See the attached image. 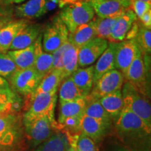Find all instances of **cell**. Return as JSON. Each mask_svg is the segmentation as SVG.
<instances>
[{"mask_svg": "<svg viewBox=\"0 0 151 151\" xmlns=\"http://www.w3.org/2000/svg\"><path fill=\"white\" fill-rule=\"evenodd\" d=\"M115 122L117 137L129 151H150L151 128L137 115L123 109Z\"/></svg>", "mask_w": 151, "mask_h": 151, "instance_id": "6da1fadb", "label": "cell"}, {"mask_svg": "<svg viewBox=\"0 0 151 151\" xmlns=\"http://www.w3.org/2000/svg\"><path fill=\"white\" fill-rule=\"evenodd\" d=\"M22 118L16 113L0 114V151H18L23 142Z\"/></svg>", "mask_w": 151, "mask_h": 151, "instance_id": "7a4b0ae2", "label": "cell"}, {"mask_svg": "<svg viewBox=\"0 0 151 151\" xmlns=\"http://www.w3.org/2000/svg\"><path fill=\"white\" fill-rule=\"evenodd\" d=\"M87 104L86 97L73 101L60 104V115L58 126L69 134H80V122Z\"/></svg>", "mask_w": 151, "mask_h": 151, "instance_id": "3957f363", "label": "cell"}, {"mask_svg": "<svg viewBox=\"0 0 151 151\" xmlns=\"http://www.w3.org/2000/svg\"><path fill=\"white\" fill-rule=\"evenodd\" d=\"M121 92L123 109L134 113L151 128V106L149 97L128 81L123 84Z\"/></svg>", "mask_w": 151, "mask_h": 151, "instance_id": "277c9868", "label": "cell"}, {"mask_svg": "<svg viewBox=\"0 0 151 151\" xmlns=\"http://www.w3.org/2000/svg\"><path fill=\"white\" fill-rule=\"evenodd\" d=\"M29 106L24 113L22 118V123L43 117L55 119L54 113L58 99V91L51 92L35 91L29 96Z\"/></svg>", "mask_w": 151, "mask_h": 151, "instance_id": "5b68a950", "label": "cell"}, {"mask_svg": "<svg viewBox=\"0 0 151 151\" xmlns=\"http://www.w3.org/2000/svg\"><path fill=\"white\" fill-rule=\"evenodd\" d=\"M59 14L69 33L73 32L82 24L91 21L95 15L89 0H79L66 6Z\"/></svg>", "mask_w": 151, "mask_h": 151, "instance_id": "8992f818", "label": "cell"}, {"mask_svg": "<svg viewBox=\"0 0 151 151\" xmlns=\"http://www.w3.org/2000/svg\"><path fill=\"white\" fill-rule=\"evenodd\" d=\"M22 124L24 136L34 148L48 140L58 128L55 120L48 117L37 118Z\"/></svg>", "mask_w": 151, "mask_h": 151, "instance_id": "52a82bcc", "label": "cell"}, {"mask_svg": "<svg viewBox=\"0 0 151 151\" xmlns=\"http://www.w3.org/2000/svg\"><path fill=\"white\" fill-rule=\"evenodd\" d=\"M68 36L69 31L60 18V14L55 15L43 30L42 34L43 50L52 54L68 41Z\"/></svg>", "mask_w": 151, "mask_h": 151, "instance_id": "ba28073f", "label": "cell"}, {"mask_svg": "<svg viewBox=\"0 0 151 151\" xmlns=\"http://www.w3.org/2000/svg\"><path fill=\"white\" fill-rule=\"evenodd\" d=\"M43 77L33 67L17 69L9 79L11 89L18 94L29 97L39 86Z\"/></svg>", "mask_w": 151, "mask_h": 151, "instance_id": "9c48e42d", "label": "cell"}, {"mask_svg": "<svg viewBox=\"0 0 151 151\" xmlns=\"http://www.w3.org/2000/svg\"><path fill=\"white\" fill-rule=\"evenodd\" d=\"M124 78L137 88L141 93L150 97L148 69L146 60L140 49L138 50L137 55L128 68Z\"/></svg>", "mask_w": 151, "mask_h": 151, "instance_id": "30bf717a", "label": "cell"}, {"mask_svg": "<svg viewBox=\"0 0 151 151\" xmlns=\"http://www.w3.org/2000/svg\"><path fill=\"white\" fill-rule=\"evenodd\" d=\"M124 81L122 73L118 69H113L104 73L94 83L88 96L92 99H99L106 94L121 90Z\"/></svg>", "mask_w": 151, "mask_h": 151, "instance_id": "8fae6325", "label": "cell"}, {"mask_svg": "<svg viewBox=\"0 0 151 151\" xmlns=\"http://www.w3.org/2000/svg\"><path fill=\"white\" fill-rule=\"evenodd\" d=\"M94 14L101 18L120 16L131 9V0H89Z\"/></svg>", "mask_w": 151, "mask_h": 151, "instance_id": "7c38bea8", "label": "cell"}, {"mask_svg": "<svg viewBox=\"0 0 151 151\" xmlns=\"http://www.w3.org/2000/svg\"><path fill=\"white\" fill-rule=\"evenodd\" d=\"M108 45V40L95 37L81 46L78 52V67H86L94 63Z\"/></svg>", "mask_w": 151, "mask_h": 151, "instance_id": "4fadbf2b", "label": "cell"}, {"mask_svg": "<svg viewBox=\"0 0 151 151\" xmlns=\"http://www.w3.org/2000/svg\"><path fill=\"white\" fill-rule=\"evenodd\" d=\"M139 49L135 39L118 43L115 55V67L122 73L123 76L135 58Z\"/></svg>", "mask_w": 151, "mask_h": 151, "instance_id": "5bb4252c", "label": "cell"}, {"mask_svg": "<svg viewBox=\"0 0 151 151\" xmlns=\"http://www.w3.org/2000/svg\"><path fill=\"white\" fill-rule=\"evenodd\" d=\"M42 32L43 27L41 24L29 22L18 33L11 43L9 50H20L31 46Z\"/></svg>", "mask_w": 151, "mask_h": 151, "instance_id": "9a60e30c", "label": "cell"}, {"mask_svg": "<svg viewBox=\"0 0 151 151\" xmlns=\"http://www.w3.org/2000/svg\"><path fill=\"white\" fill-rule=\"evenodd\" d=\"M137 20V17L132 9L126 10L123 14L117 19L108 41L120 43L125 40L127 33L132 27L133 22Z\"/></svg>", "mask_w": 151, "mask_h": 151, "instance_id": "2e32d148", "label": "cell"}, {"mask_svg": "<svg viewBox=\"0 0 151 151\" xmlns=\"http://www.w3.org/2000/svg\"><path fill=\"white\" fill-rule=\"evenodd\" d=\"M46 2V0H28L15 7V16L18 19L27 20L40 18L47 12Z\"/></svg>", "mask_w": 151, "mask_h": 151, "instance_id": "e0dca14e", "label": "cell"}, {"mask_svg": "<svg viewBox=\"0 0 151 151\" xmlns=\"http://www.w3.org/2000/svg\"><path fill=\"white\" fill-rule=\"evenodd\" d=\"M109 129L95 119L83 114L80 122V133L90 138L98 145L108 134Z\"/></svg>", "mask_w": 151, "mask_h": 151, "instance_id": "ac0fdd59", "label": "cell"}, {"mask_svg": "<svg viewBox=\"0 0 151 151\" xmlns=\"http://www.w3.org/2000/svg\"><path fill=\"white\" fill-rule=\"evenodd\" d=\"M29 22V20L24 19L12 20L0 29V52H6L9 50L18 33Z\"/></svg>", "mask_w": 151, "mask_h": 151, "instance_id": "d6986e66", "label": "cell"}, {"mask_svg": "<svg viewBox=\"0 0 151 151\" xmlns=\"http://www.w3.org/2000/svg\"><path fill=\"white\" fill-rule=\"evenodd\" d=\"M118 43L109 42L104 52L98 58L94 66V83L108 71L116 69L115 55Z\"/></svg>", "mask_w": 151, "mask_h": 151, "instance_id": "ffe728a7", "label": "cell"}, {"mask_svg": "<svg viewBox=\"0 0 151 151\" xmlns=\"http://www.w3.org/2000/svg\"><path fill=\"white\" fill-rule=\"evenodd\" d=\"M35 62L33 68L43 77L52 69V56L43 50L42 47V33L35 41Z\"/></svg>", "mask_w": 151, "mask_h": 151, "instance_id": "44dd1931", "label": "cell"}, {"mask_svg": "<svg viewBox=\"0 0 151 151\" xmlns=\"http://www.w3.org/2000/svg\"><path fill=\"white\" fill-rule=\"evenodd\" d=\"M76 86L84 96L88 95L94 84V66L78 69L70 76Z\"/></svg>", "mask_w": 151, "mask_h": 151, "instance_id": "7402d4cb", "label": "cell"}, {"mask_svg": "<svg viewBox=\"0 0 151 151\" xmlns=\"http://www.w3.org/2000/svg\"><path fill=\"white\" fill-rule=\"evenodd\" d=\"M20 97L10 86L0 88V114L16 113L21 107Z\"/></svg>", "mask_w": 151, "mask_h": 151, "instance_id": "603a6c76", "label": "cell"}, {"mask_svg": "<svg viewBox=\"0 0 151 151\" xmlns=\"http://www.w3.org/2000/svg\"><path fill=\"white\" fill-rule=\"evenodd\" d=\"M96 37L95 24L94 20L80 26L73 32L69 33L68 41L73 46L80 48Z\"/></svg>", "mask_w": 151, "mask_h": 151, "instance_id": "cb8c5ba5", "label": "cell"}, {"mask_svg": "<svg viewBox=\"0 0 151 151\" xmlns=\"http://www.w3.org/2000/svg\"><path fill=\"white\" fill-rule=\"evenodd\" d=\"M98 101L111 117L113 122L116 121L124 107L121 90H117L112 93L106 94L99 98Z\"/></svg>", "mask_w": 151, "mask_h": 151, "instance_id": "d4e9b609", "label": "cell"}, {"mask_svg": "<svg viewBox=\"0 0 151 151\" xmlns=\"http://www.w3.org/2000/svg\"><path fill=\"white\" fill-rule=\"evenodd\" d=\"M86 100L87 104L84 111V115L95 119L110 129L113 122V119L101 106L98 99H92L87 95Z\"/></svg>", "mask_w": 151, "mask_h": 151, "instance_id": "484cf974", "label": "cell"}, {"mask_svg": "<svg viewBox=\"0 0 151 151\" xmlns=\"http://www.w3.org/2000/svg\"><path fill=\"white\" fill-rule=\"evenodd\" d=\"M69 141L67 134L57 130L48 140L36 147L35 151H68Z\"/></svg>", "mask_w": 151, "mask_h": 151, "instance_id": "4316f807", "label": "cell"}, {"mask_svg": "<svg viewBox=\"0 0 151 151\" xmlns=\"http://www.w3.org/2000/svg\"><path fill=\"white\" fill-rule=\"evenodd\" d=\"M7 53L14 62L18 69H26L33 67L35 62L34 44L20 50H8Z\"/></svg>", "mask_w": 151, "mask_h": 151, "instance_id": "83f0119b", "label": "cell"}, {"mask_svg": "<svg viewBox=\"0 0 151 151\" xmlns=\"http://www.w3.org/2000/svg\"><path fill=\"white\" fill-rule=\"evenodd\" d=\"M79 48L71 44L62 57V75L64 79L69 77L78 68Z\"/></svg>", "mask_w": 151, "mask_h": 151, "instance_id": "f1b7e54d", "label": "cell"}, {"mask_svg": "<svg viewBox=\"0 0 151 151\" xmlns=\"http://www.w3.org/2000/svg\"><path fill=\"white\" fill-rule=\"evenodd\" d=\"M83 97L86 96L76 86L70 76L62 81L59 89L60 104L69 102Z\"/></svg>", "mask_w": 151, "mask_h": 151, "instance_id": "f546056e", "label": "cell"}, {"mask_svg": "<svg viewBox=\"0 0 151 151\" xmlns=\"http://www.w3.org/2000/svg\"><path fill=\"white\" fill-rule=\"evenodd\" d=\"M64 80L62 71L51 69L43 77L35 91L40 92H51L58 91L62 81Z\"/></svg>", "mask_w": 151, "mask_h": 151, "instance_id": "4dcf8cb0", "label": "cell"}, {"mask_svg": "<svg viewBox=\"0 0 151 151\" xmlns=\"http://www.w3.org/2000/svg\"><path fill=\"white\" fill-rule=\"evenodd\" d=\"M119 17L120 16L101 18L97 16H94L93 20L95 24L96 37L108 40L113 30V26Z\"/></svg>", "mask_w": 151, "mask_h": 151, "instance_id": "1f68e13d", "label": "cell"}, {"mask_svg": "<svg viewBox=\"0 0 151 151\" xmlns=\"http://www.w3.org/2000/svg\"><path fill=\"white\" fill-rule=\"evenodd\" d=\"M135 39L142 54L146 55H150L151 52L150 28H148L140 24L139 32Z\"/></svg>", "mask_w": 151, "mask_h": 151, "instance_id": "d6a6232c", "label": "cell"}, {"mask_svg": "<svg viewBox=\"0 0 151 151\" xmlns=\"http://www.w3.org/2000/svg\"><path fill=\"white\" fill-rule=\"evenodd\" d=\"M14 62L6 52H0V76L9 78L17 70Z\"/></svg>", "mask_w": 151, "mask_h": 151, "instance_id": "836d02e7", "label": "cell"}, {"mask_svg": "<svg viewBox=\"0 0 151 151\" xmlns=\"http://www.w3.org/2000/svg\"><path fill=\"white\" fill-rule=\"evenodd\" d=\"M78 151H99L97 144L89 137L79 134L76 142Z\"/></svg>", "mask_w": 151, "mask_h": 151, "instance_id": "e575fe53", "label": "cell"}, {"mask_svg": "<svg viewBox=\"0 0 151 151\" xmlns=\"http://www.w3.org/2000/svg\"><path fill=\"white\" fill-rule=\"evenodd\" d=\"M71 43L69 41L62 44L59 48H58L54 52L52 53V69H58V70L62 71V57Z\"/></svg>", "mask_w": 151, "mask_h": 151, "instance_id": "d590c367", "label": "cell"}, {"mask_svg": "<svg viewBox=\"0 0 151 151\" xmlns=\"http://www.w3.org/2000/svg\"><path fill=\"white\" fill-rule=\"evenodd\" d=\"M132 10L134 12L137 18L140 19L147 11L151 10V4L141 0H131Z\"/></svg>", "mask_w": 151, "mask_h": 151, "instance_id": "8d00e7d4", "label": "cell"}, {"mask_svg": "<svg viewBox=\"0 0 151 151\" xmlns=\"http://www.w3.org/2000/svg\"><path fill=\"white\" fill-rule=\"evenodd\" d=\"M139 27H140V24L139 22L137 21V20L133 22L132 27H130V29L128 32L127 33V35H126V40H129V39H135L137 37L138 35V32H139Z\"/></svg>", "mask_w": 151, "mask_h": 151, "instance_id": "74e56055", "label": "cell"}, {"mask_svg": "<svg viewBox=\"0 0 151 151\" xmlns=\"http://www.w3.org/2000/svg\"><path fill=\"white\" fill-rule=\"evenodd\" d=\"M4 7H0V29L12 20V16L8 13H6V11H3Z\"/></svg>", "mask_w": 151, "mask_h": 151, "instance_id": "f35d334b", "label": "cell"}, {"mask_svg": "<svg viewBox=\"0 0 151 151\" xmlns=\"http://www.w3.org/2000/svg\"><path fill=\"white\" fill-rule=\"evenodd\" d=\"M67 135L69 141V147L68 151H78V150H77L76 142L79 134H67Z\"/></svg>", "mask_w": 151, "mask_h": 151, "instance_id": "ab89813d", "label": "cell"}, {"mask_svg": "<svg viewBox=\"0 0 151 151\" xmlns=\"http://www.w3.org/2000/svg\"><path fill=\"white\" fill-rule=\"evenodd\" d=\"M141 23L145 27L150 28L151 27V10L147 11L140 18Z\"/></svg>", "mask_w": 151, "mask_h": 151, "instance_id": "60d3db41", "label": "cell"}, {"mask_svg": "<svg viewBox=\"0 0 151 151\" xmlns=\"http://www.w3.org/2000/svg\"><path fill=\"white\" fill-rule=\"evenodd\" d=\"M26 0H0V7H6L13 4H18Z\"/></svg>", "mask_w": 151, "mask_h": 151, "instance_id": "b9f144b4", "label": "cell"}, {"mask_svg": "<svg viewBox=\"0 0 151 151\" xmlns=\"http://www.w3.org/2000/svg\"><path fill=\"white\" fill-rule=\"evenodd\" d=\"M57 5H58V4H57L56 3H55L54 1H48V2H46V11L52 10V9L55 8Z\"/></svg>", "mask_w": 151, "mask_h": 151, "instance_id": "7bdbcfd3", "label": "cell"}, {"mask_svg": "<svg viewBox=\"0 0 151 151\" xmlns=\"http://www.w3.org/2000/svg\"><path fill=\"white\" fill-rule=\"evenodd\" d=\"M9 82L6 80L5 78L0 76V88H5V87H9Z\"/></svg>", "mask_w": 151, "mask_h": 151, "instance_id": "ee69618b", "label": "cell"}, {"mask_svg": "<svg viewBox=\"0 0 151 151\" xmlns=\"http://www.w3.org/2000/svg\"><path fill=\"white\" fill-rule=\"evenodd\" d=\"M141 1H144V2H146L148 4H151V0H141Z\"/></svg>", "mask_w": 151, "mask_h": 151, "instance_id": "f6af8a7d", "label": "cell"}, {"mask_svg": "<svg viewBox=\"0 0 151 151\" xmlns=\"http://www.w3.org/2000/svg\"><path fill=\"white\" fill-rule=\"evenodd\" d=\"M116 151H128L127 149H123V150H116Z\"/></svg>", "mask_w": 151, "mask_h": 151, "instance_id": "bcb514c9", "label": "cell"}, {"mask_svg": "<svg viewBox=\"0 0 151 151\" xmlns=\"http://www.w3.org/2000/svg\"><path fill=\"white\" fill-rule=\"evenodd\" d=\"M128 151H129V150H128Z\"/></svg>", "mask_w": 151, "mask_h": 151, "instance_id": "7dc6e473", "label": "cell"}]
</instances>
